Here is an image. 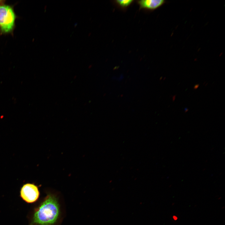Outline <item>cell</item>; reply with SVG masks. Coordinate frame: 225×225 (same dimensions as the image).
<instances>
[{
    "label": "cell",
    "instance_id": "6da1fadb",
    "mask_svg": "<svg viewBox=\"0 0 225 225\" xmlns=\"http://www.w3.org/2000/svg\"><path fill=\"white\" fill-rule=\"evenodd\" d=\"M61 216L60 205L57 196L48 193L34 209L29 225H57Z\"/></svg>",
    "mask_w": 225,
    "mask_h": 225
},
{
    "label": "cell",
    "instance_id": "7a4b0ae2",
    "mask_svg": "<svg viewBox=\"0 0 225 225\" xmlns=\"http://www.w3.org/2000/svg\"><path fill=\"white\" fill-rule=\"evenodd\" d=\"M15 15L12 8L9 6H0V28L3 32H8L12 30L14 24Z\"/></svg>",
    "mask_w": 225,
    "mask_h": 225
},
{
    "label": "cell",
    "instance_id": "3957f363",
    "mask_svg": "<svg viewBox=\"0 0 225 225\" xmlns=\"http://www.w3.org/2000/svg\"><path fill=\"white\" fill-rule=\"evenodd\" d=\"M20 197L22 199L28 203L36 202L38 199L40 192L38 187L33 183H27L21 188Z\"/></svg>",
    "mask_w": 225,
    "mask_h": 225
},
{
    "label": "cell",
    "instance_id": "277c9868",
    "mask_svg": "<svg viewBox=\"0 0 225 225\" xmlns=\"http://www.w3.org/2000/svg\"><path fill=\"white\" fill-rule=\"evenodd\" d=\"M140 8L153 10L163 5L165 1L163 0H142L137 1Z\"/></svg>",
    "mask_w": 225,
    "mask_h": 225
},
{
    "label": "cell",
    "instance_id": "5b68a950",
    "mask_svg": "<svg viewBox=\"0 0 225 225\" xmlns=\"http://www.w3.org/2000/svg\"><path fill=\"white\" fill-rule=\"evenodd\" d=\"M133 1L132 0H119L116 1V2L122 8H126L129 6Z\"/></svg>",
    "mask_w": 225,
    "mask_h": 225
}]
</instances>
